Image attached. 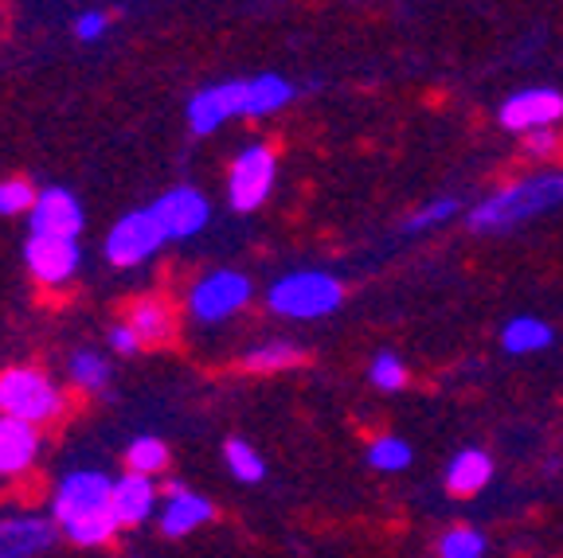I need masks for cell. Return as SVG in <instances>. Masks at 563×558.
I'll return each mask as SVG.
<instances>
[{
  "label": "cell",
  "instance_id": "1",
  "mask_svg": "<svg viewBox=\"0 0 563 558\" xmlns=\"http://www.w3.org/2000/svg\"><path fill=\"white\" fill-rule=\"evenodd\" d=\"M52 520L79 547H106L122 532L114 515V480L98 469H75L52 496Z\"/></svg>",
  "mask_w": 563,
  "mask_h": 558
},
{
  "label": "cell",
  "instance_id": "2",
  "mask_svg": "<svg viewBox=\"0 0 563 558\" xmlns=\"http://www.w3.org/2000/svg\"><path fill=\"white\" fill-rule=\"evenodd\" d=\"M555 208H563V168H540L489 192L470 211L466 223L474 235H509L525 227L528 219H540Z\"/></svg>",
  "mask_w": 563,
  "mask_h": 558
},
{
  "label": "cell",
  "instance_id": "3",
  "mask_svg": "<svg viewBox=\"0 0 563 558\" xmlns=\"http://www.w3.org/2000/svg\"><path fill=\"white\" fill-rule=\"evenodd\" d=\"M341 278H333L325 270H290L266 289L271 313L286 316V321H321V316H333L341 309Z\"/></svg>",
  "mask_w": 563,
  "mask_h": 558
},
{
  "label": "cell",
  "instance_id": "4",
  "mask_svg": "<svg viewBox=\"0 0 563 558\" xmlns=\"http://www.w3.org/2000/svg\"><path fill=\"white\" fill-rule=\"evenodd\" d=\"M0 414L27 426H44L63 414V391L35 367H9L0 376Z\"/></svg>",
  "mask_w": 563,
  "mask_h": 558
},
{
  "label": "cell",
  "instance_id": "5",
  "mask_svg": "<svg viewBox=\"0 0 563 558\" xmlns=\"http://www.w3.org/2000/svg\"><path fill=\"white\" fill-rule=\"evenodd\" d=\"M274 176H278V157H274V148L255 141V145H246L235 160H231V172H228V203L231 211L239 215H251L258 211L274 192Z\"/></svg>",
  "mask_w": 563,
  "mask_h": 558
},
{
  "label": "cell",
  "instance_id": "6",
  "mask_svg": "<svg viewBox=\"0 0 563 558\" xmlns=\"http://www.w3.org/2000/svg\"><path fill=\"white\" fill-rule=\"evenodd\" d=\"M165 243L168 238H165V231H161L157 219H153V211L137 208L110 227L102 250H106V263L110 266H118V270H133V266L150 263L153 254H157Z\"/></svg>",
  "mask_w": 563,
  "mask_h": 558
},
{
  "label": "cell",
  "instance_id": "7",
  "mask_svg": "<svg viewBox=\"0 0 563 558\" xmlns=\"http://www.w3.org/2000/svg\"><path fill=\"white\" fill-rule=\"evenodd\" d=\"M255 286L251 278L239 270H211L188 289V313L196 316L200 324H220L228 316H235L239 309L251 301Z\"/></svg>",
  "mask_w": 563,
  "mask_h": 558
},
{
  "label": "cell",
  "instance_id": "8",
  "mask_svg": "<svg viewBox=\"0 0 563 558\" xmlns=\"http://www.w3.org/2000/svg\"><path fill=\"white\" fill-rule=\"evenodd\" d=\"M497 122L509 133H540V130H555L563 122V94L555 87H525L517 94H509L497 110Z\"/></svg>",
  "mask_w": 563,
  "mask_h": 558
},
{
  "label": "cell",
  "instance_id": "9",
  "mask_svg": "<svg viewBox=\"0 0 563 558\" xmlns=\"http://www.w3.org/2000/svg\"><path fill=\"white\" fill-rule=\"evenodd\" d=\"M150 211H153V219L161 223V231H165L168 243H180V238L200 235V231L208 227V219H211L208 196H203L200 188H192V183L168 188L165 196H157V200L150 203Z\"/></svg>",
  "mask_w": 563,
  "mask_h": 558
},
{
  "label": "cell",
  "instance_id": "10",
  "mask_svg": "<svg viewBox=\"0 0 563 558\" xmlns=\"http://www.w3.org/2000/svg\"><path fill=\"white\" fill-rule=\"evenodd\" d=\"M185 118L196 137H208V133H216L223 122H231V118H246V79L211 82V87L196 90V94L188 98Z\"/></svg>",
  "mask_w": 563,
  "mask_h": 558
},
{
  "label": "cell",
  "instance_id": "11",
  "mask_svg": "<svg viewBox=\"0 0 563 558\" xmlns=\"http://www.w3.org/2000/svg\"><path fill=\"white\" fill-rule=\"evenodd\" d=\"M87 227V215H82V203L67 188H44L40 200H35L32 215H27V231L35 238H63V243H75Z\"/></svg>",
  "mask_w": 563,
  "mask_h": 558
},
{
  "label": "cell",
  "instance_id": "12",
  "mask_svg": "<svg viewBox=\"0 0 563 558\" xmlns=\"http://www.w3.org/2000/svg\"><path fill=\"white\" fill-rule=\"evenodd\" d=\"M59 527L44 515H0V558H40L55 547Z\"/></svg>",
  "mask_w": 563,
  "mask_h": 558
},
{
  "label": "cell",
  "instance_id": "13",
  "mask_svg": "<svg viewBox=\"0 0 563 558\" xmlns=\"http://www.w3.org/2000/svg\"><path fill=\"white\" fill-rule=\"evenodd\" d=\"M24 263L32 270L35 281H44V286H63L79 274V243H63V238H35L27 235L24 243Z\"/></svg>",
  "mask_w": 563,
  "mask_h": 558
},
{
  "label": "cell",
  "instance_id": "14",
  "mask_svg": "<svg viewBox=\"0 0 563 558\" xmlns=\"http://www.w3.org/2000/svg\"><path fill=\"white\" fill-rule=\"evenodd\" d=\"M211 515H216V504L200 492L185 489L180 480H168L165 484V507H161V532L168 539H180V535H192L200 532L203 524H211Z\"/></svg>",
  "mask_w": 563,
  "mask_h": 558
},
{
  "label": "cell",
  "instance_id": "15",
  "mask_svg": "<svg viewBox=\"0 0 563 558\" xmlns=\"http://www.w3.org/2000/svg\"><path fill=\"white\" fill-rule=\"evenodd\" d=\"M40 429L27 426L20 418L0 414V477H20L35 465L40 457Z\"/></svg>",
  "mask_w": 563,
  "mask_h": 558
},
{
  "label": "cell",
  "instance_id": "16",
  "mask_svg": "<svg viewBox=\"0 0 563 558\" xmlns=\"http://www.w3.org/2000/svg\"><path fill=\"white\" fill-rule=\"evenodd\" d=\"M157 507V484L153 477H137V472H122L114 480V515L122 527L145 524Z\"/></svg>",
  "mask_w": 563,
  "mask_h": 558
},
{
  "label": "cell",
  "instance_id": "17",
  "mask_svg": "<svg viewBox=\"0 0 563 558\" xmlns=\"http://www.w3.org/2000/svg\"><path fill=\"white\" fill-rule=\"evenodd\" d=\"M125 324L137 332L141 344H168L176 336V313L165 297H137L125 313Z\"/></svg>",
  "mask_w": 563,
  "mask_h": 558
},
{
  "label": "cell",
  "instance_id": "18",
  "mask_svg": "<svg viewBox=\"0 0 563 558\" xmlns=\"http://www.w3.org/2000/svg\"><path fill=\"white\" fill-rule=\"evenodd\" d=\"M493 480V457L485 449H457L446 465V492L450 496H477Z\"/></svg>",
  "mask_w": 563,
  "mask_h": 558
},
{
  "label": "cell",
  "instance_id": "19",
  "mask_svg": "<svg viewBox=\"0 0 563 558\" xmlns=\"http://www.w3.org/2000/svg\"><path fill=\"white\" fill-rule=\"evenodd\" d=\"M555 344V328L540 316H512L501 328V348L509 356H537V351L552 348Z\"/></svg>",
  "mask_w": 563,
  "mask_h": 558
},
{
  "label": "cell",
  "instance_id": "20",
  "mask_svg": "<svg viewBox=\"0 0 563 558\" xmlns=\"http://www.w3.org/2000/svg\"><path fill=\"white\" fill-rule=\"evenodd\" d=\"M294 98H298V87L290 79H282V75H255V79H246V118L278 114Z\"/></svg>",
  "mask_w": 563,
  "mask_h": 558
},
{
  "label": "cell",
  "instance_id": "21",
  "mask_svg": "<svg viewBox=\"0 0 563 558\" xmlns=\"http://www.w3.org/2000/svg\"><path fill=\"white\" fill-rule=\"evenodd\" d=\"M301 364H306V351L294 341H266L243 356V367L255 371V376H274V371H290V367H301Z\"/></svg>",
  "mask_w": 563,
  "mask_h": 558
},
{
  "label": "cell",
  "instance_id": "22",
  "mask_svg": "<svg viewBox=\"0 0 563 558\" xmlns=\"http://www.w3.org/2000/svg\"><path fill=\"white\" fill-rule=\"evenodd\" d=\"M67 376H70V383L79 387V391L102 394L106 387H110V379H114V367H110V359H106V356H98L95 348H79L75 356H70Z\"/></svg>",
  "mask_w": 563,
  "mask_h": 558
},
{
  "label": "cell",
  "instance_id": "23",
  "mask_svg": "<svg viewBox=\"0 0 563 558\" xmlns=\"http://www.w3.org/2000/svg\"><path fill=\"white\" fill-rule=\"evenodd\" d=\"M411 457H415V449L396 434L372 437L368 449H364V461H368L376 472H404L407 465H411Z\"/></svg>",
  "mask_w": 563,
  "mask_h": 558
},
{
  "label": "cell",
  "instance_id": "24",
  "mask_svg": "<svg viewBox=\"0 0 563 558\" xmlns=\"http://www.w3.org/2000/svg\"><path fill=\"white\" fill-rule=\"evenodd\" d=\"M168 445L161 442V437H133L130 445H125V465H130V472H137V477H157V472L168 469Z\"/></svg>",
  "mask_w": 563,
  "mask_h": 558
},
{
  "label": "cell",
  "instance_id": "25",
  "mask_svg": "<svg viewBox=\"0 0 563 558\" xmlns=\"http://www.w3.org/2000/svg\"><path fill=\"white\" fill-rule=\"evenodd\" d=\"M223 461H228L231 477L243 480V484H258V480L266 477L263 454H258L251 442H243V437H231V442H223Z\"/></svg>",
  "mask_w": 563,
  "mask_h": 558
},
{
  "label": "cell",
  "instance_id": "26",
  "mask_svg": "<svg viewBox=\"0 0 563 558\" xmlns=\"http://www.w3.org/2000/svg\"><path fill=\"white\" fill-rule=\"evenodd\" d=\"M454 215H462V200H454V196H439V200L422 203L419 211H411L404 223V235H422V231H434L442 227V223H450Z\"/></svg>",
  "mask_w": 563,
  "mask_h": 558
},
{
  "label": "cell",
  "instance_id": "27",
  "mask_svg": "<svg viewBox=\"0 0 563 558\" xmlns=\"http://www.w3.org/2000/svg\"><path fill=\"white\" fill-rule=\"evenodd\" d=\"M489 555V539L477 527H450L439 535V558H485Z\"/></svg>",
  "mask_w": 563,
  "mask_h": 558
},
{
  "label": "cell",
  "instance_id": "28",
  "mask_svg": "<svg viewBox=\"0 0 563 558\" xmlns=\"http://www.w3.org/2000/svg\"><path fill=\"white\" fill-rule=\"evenodd\" d=\"M368 379L376 391H404L407 387V364L396 351H376L368 364Z\"/></svg>",
  "mask_w": 563,
  "mask_h": 558
},
{
  "label": "cell",
  "instance_id": "29",
  "mask_svg": "<svg viewBox=\"0 0 563 558\" xmlns=\"http://www.w3.org/2000/svg\"><path fill=\"white\" fill-rule=\"evenodd\" d=\"M35 200H40V192L27 180H20V176L0 180V215H24V211L32 215Z\"/></svg>",
  "mask_w": 563,
  "mask_h": 558
},
{
  "label": "cell",
  "instance_id": "30",
  "mask_svg": "<svg viewBox=\"0 0 563 558\" xmlns=\"http://www.w3.org/2000/svg\"><path fill=\"white\" fill-rule=\"evenodd\" d=\"M560 145H563L560 130H540V133H528V137H525V153H528V157H537V160L560 153Z\"/></svg>",
  "mask_w": 563,
  "mask_h": 558
},
{
  "label": "cell",
  "instance_id": "31",
  "mask_svg": "<svg viewBox=\"0 0 563 558\" xmlns=\"http://www.w3.org/2000/svg\"><path fill=\"white\" fill-rule=\"evenodd\" d=\"M106 27H110V16L106 12H82L79 20H75V35H79L82 44H95V40H102Z\"/></svg>",
  "mask_w": 563,
  "mask_h": 558
},
{
  "label": "cell",
  "instance_id": "32",
  "mask_svg": "<svg viewBox=\"0 0 563 558\" xmlns=\"http://www.w3.org/2000/svg\"><path fill=\"white\" fill-rule=\"evenodd\" d=\"M110 348L122 351V356H137V351H141L137 332H133L125 321H122V324H114V328H110Z\"/></svg>",
  "mask_w": 563,
  "mask_h": 558
}]
</instances>
